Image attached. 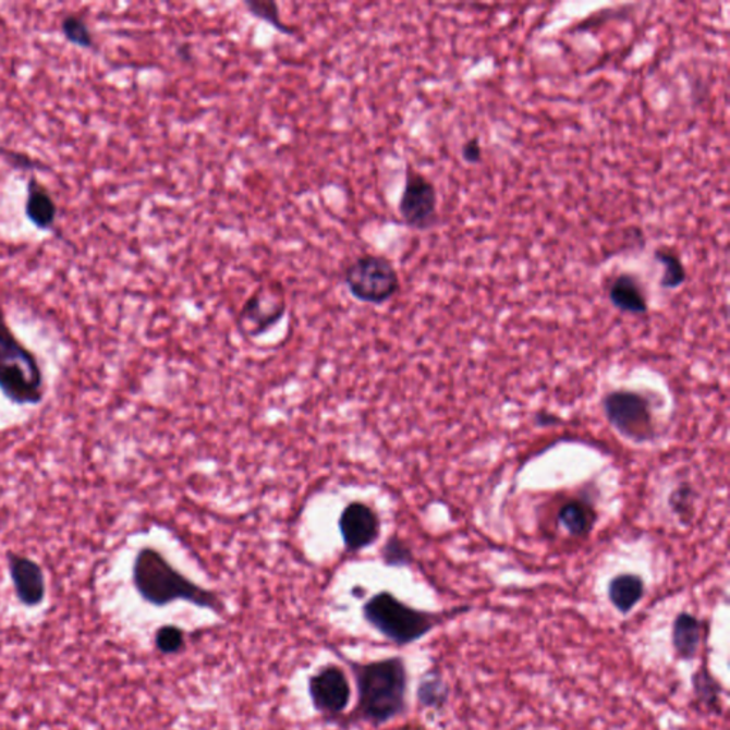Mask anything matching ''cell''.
<instances>
[{
  "label": "cell",
  "instance_id": "cell-1",
  "mask_svg": "<svg viewBox=\"0 0 730 730\" xmlns=\"http://www.w3.org/2000/svg\"><path fill=\"white\" fill-rule=\"evenodd\" d=\"M133 584L138 595L155 607L184 600L194 607L209 609L217 616L224 612V603L219 595L188 580L163 553L151 547L138 549L133 562Z\"/></svg>",
  "mask_w": 730,
  "mask_h": 730
},
{
  "label": "cell",
  "instance_id": "cell-16",
  "mask_svg": "<svg viewBox=\"0 0 730 730\" xmlns=\"http://www.w3.org/2000/svg\"><path fill=\"white\" fill-rule=\"evenodd\" d=\"M691 681L696 704L710 711V714L719 715L722 710L723 688L718 679L711 674L709 668L704 665L699 671L692 674Z\"/></svg>",
  "mask_w": 730,
  "mask_h": 730
},
{
  "label": "cell",
  "instance_id": "cell-12",
  "mask_svg": "<svg viewBox=\"0 0 730 730\" xmlns=\"http://www.w3.org/2000/svg\"><path fill=\"white\" fill-rule=\"evenodd\" d=\"M25 215L40 231H52L57 226V202L36 174H32L27 180Z\"/></svg>",
  "mask_w": 730,
  "mask_h": 730
},
{
  "label": "cell",
  "instance_id": "cell-23",
  "mask_svg": "<svg viewBox=\"0 0 730 730\" xmlns=\"http://www.w3.org/2000/svg\"><path fill=\"white\" fill-rule=\"evenodd\" d=\"M155 644L161 654H179L184 648V632L175 625L161 626L156 632Z\"/></svg>",
  "mask_w": 730,
  "mask_h": 730
},
{
  "label": "cell",
  "instance_id": "cell-22",
  "mask_svg": "<svg viewBox=\"0 0 730 730\" xmlns=\"http://www.w3.org/2000/svg\"><path fill=\"white\" fill-rule=\"evenodd\" d=\"M381 558L387 567H410L414 561L413 551H411L405 540L399 537H391L387 539L385 547L381 549Z\"/></svg>",
  "mask_w": 730,
  "mask_h": 730
},
{
  "label": "cell",
  "instance_id": "cell-10",
  "mask_svg": "<svg viewBox=\"0 0 730 730\" xmlns=\"http://www.w3.org/2000/svg\"><path fill=\"white\" fill-rule=\"evenodd\" d=\"M308 693L314 709L323 715L336 716L343 714L350 702V683L343 669L336 665H327L308 681Z\"/></svg>",
  "mask_w": 730,
  "mask_h": 730
},
{
  "label": "cell",
  "instance_id": "cell-18",
  "mask_svg": "<svg viewBox=\"0 0 730 730\" xmlns=\"http://www.w3.org/2000/svg\"><path fill=\"white\" fill-rule=\"evenodd\" d=\"M244 7L253 17L269 23L280 34L293 36V38L299 35L294 26H290L288 22L283 21L279 4L275 0H244Z\"/></svg>",
  "mask_w": 730,
  "mask_h": 730
},
{
  "label": "cell",
  "instance_id": "cell-20",
  "mask_svg": "<svg viewBox=\"0 0 730 730\" xmlns=\"http://www.w3.org/2000/svg\"><path fill=\"white\" fill-rule=\"evenodd\" d=\"M417 697L419 705L427 709L441 710L448 702V686L440 673H427L419 683Z\"/></svg>",
  "mask_w": 730,
  "mask_h": 730
},
{
  "label": "cell",
  "instance_id": "cell-8",
  "mask_svg": "<svg viewBox=\"0 0 730 730\" xmlns=\"http://www.w3.org/2000/svg\"><path fill=\"white\" fill-rule=\"evenodd\" d=\"M401 220L411 230L427 231L436 228L438 216V193L431 180L406 166L405 182L399 200Z\"/></svg>",
  "mask_w": 730,
  "mask_h": 730
},
{
  "label": "cell",
  "instance_id": "cell-4",
  "mask_svg": "<svg viewBox=\"0 0 730 730\" xmlns=\"http://www.w3.org/2000/svg\"><path fill=\"white\" fill-rule=\"evenodd\" d=\"M363 616L374 630L380 632L392 644L405 646L431 634L447 613L410 607L396 595L381 591L363 605Z\"/></svg>",
  "mask_w": 730,
  "mask_h": 730
},
{
  "label": "cell",
  "instance_id": "cell-9",
  "mask_svg": "<svg viewBox=\"0 0 730 730\" xmlns=\"http://www.w3.org/2000/svg\"><path fill=\"white\" fill-rule=\"evenodd\" d=\"M339 530L346 551H363L380 538V516L367 503L353 501L341 512Z\"/></svg>",
  "mask_w": 730,
  "mask_h": 730
},
{
  "label": "cell",
  "instance_id": "cell-6",
  "mask_svg": "<svg viewBox=\"0 0 730 730\" xmlns=\"http://www.w3.org/2000/svg\"><path fill=\"white\" fill-rule=\"evenodd\" d=\"M608 423L626 440L648 442L655 438L649 400L635 391L617 390L603 401Z\"/></svg>",
  "mask_w": 730,
  "mask_h": 730
},
{
  "label": "cell",
  "instance_id": "cell-2",
  "mask_svg": "<svg viewBox=\"0 0 730 730\" xmlns=\"http://www.w3.org/2000/svg\"><path fill=\"white\" fill-rule=\"evenodd\" d=\"M357 683V714L364 722L381 727L406 709L409 672L401 656L368 664L350 662Z\"/></svg>",
  "mask_w": 730,
  "mask_h": 730
},
{
  "label": "cell",
  "instance_id": "cell-7",
  "mask_svg": "<svg viewBox=\"0 0 730 730\" xmlns=\"http://www.w3.org/2000/svg\"><path fill=\"white\" fill-rule=\"evenodd\" d=\"M288 312L284 285L279 280H267L253 291L238 317L239 330L244 336L266 334L279 325Z\"/></svg>",
  "mask_w": 730,
  "mask_h": 730
},
{
  "label": "cell",
  "instance_id": "cell-13",
  "mask_svg": "<svg viewBox=\"0 0 730 730\" xmlns=\"http://www.w3.org/2000/svg\"><path fill=\"white\" fill-rule=\"evenodd\" d=\"M706 622L691 612H679L672 623V646L674 654L682 660L691 662L696 658L702 641L705 640Z\"/></svg>",
  "mask_w": 730,
  "mask_h": 730
},
{
  "label": "cell",
  "instance_id": "cell-24",
  "mask_svg": "<svg viewBox=\"0 0 730 730\" xmlns=\"http://www.w3.org/2000/svg\"><path fill=\"white\" fill-rule=\"evenodd\" d=\"M669 507L682 520L683 524H690L693 515V489L690 485H681L674 489L669 497Z\"/></svg>",
  "mask_w": 730,
  "mask_h": 730
},
{
  "label": "cell",
  "instance_id": "cell-5",
  "mask_svg": "<svg viewBox=\"0 0 730 730\" xmlns=\"http://www.w3.org/2000/svg\"><path fill=\"white\" fill-rule=\"evenodd\" d=\"M349 293L360 303L382 306L401 289L394 263L381 254L364 253L355 257L343 272Z\"/></svg>",
  "mask_w": 730,
  "mask_h": 730
},
{
  "label": "cell",
  "instance_id": "cell-26",
  "mask_svg": "<svg viewBox=\"0 0 730 730\" xmlns=\"http://www.w3.org/2000/svg\"><path fill=\"white\" fill-rule=\"evenodd\" d=\"M3 155L7 157L9 163L15 166L17 169L36 170V168H38V163H36L35 159H32V157L25 154H16V151H3Z\"/></svg>",
  "mask_w": 730,
  "mask_h": 730
},
{
  "label": "cell",
  "instance_id": "cell-19",
  "mask_svg": "<svg viewBox=\"0 0 730 730\" xmlns=\"http://www.w3.org/2000/svg\"><path fill=\"white\" fill-rule=\"evenodd\" d=\"M655 258L664 266V275L660 277L659 285L665 290L681 288L686 281V269L681 257L671 248L659 247L655 251Z\"/></svg>",
  "mask_w": 730,
  "mask_h": 730
},
{
  "label": "cell",
  "instance_id": "cell-15",
  "mask_svg": "<svg viewBox=\"0 0 730 730\" xmlns=\"http://www.w3.org/2000/svg\"><path fill=\"white\" fill-rule=\"evenodd\" d=\"M646 593L645 581L636 574H619L609 581L608 598L612 607L622 616L634 611L637 604L644 599Z\"/></svg>",
  "mask_w": 730,
  "mask_h": 730
},
{
  "label": "cell",
  "instance_id": "cell-17",
  "mask_svg": "<svg viewBox=\"0 0 730 730\" xmlns=\"http://www.w3.org/2000/svg\"><path fill=\"white\" fill-rule=\"evenodd\" d=\"M558 520L563 528L574 537H585L594 528L595 512L588 503L574 500L567 502L559 510Z\"/></svg>",
  "mask_w": 730,
  "mask_h": 730
},
{
  "label": "cell",
  "instance_id": "cell-3",
  "mask_svg": "<svg viewBox=\"0 0 730 730\" xmlns=\"http://www.w3.org/2000/svg\"><path fill=\"white\" fill-rule=\"evenodd\" d=\"M0 391L16 405H39L45 377L34 351L22 343L0 306Z\"/></svg>",
  "mask_w": 730,
  "mask_h": 730
},
{
  "label": "cell",
  "instance_id": "cell-25",
  "mask_svg": "<svg viewBox=\"0 0 730 730\" xmlns=\"http://www.w3.org/2000/svg\"><path fill=\"white\" fill-rule=\"evenodd\" d=\"M462 159L469 165H478L483 159V147H480L478 138H470L462 145Z\"/></svg>",
  "mask_w": 730,
  "mask_h": 730
},
{
  "label": "cell",
  "instance_id": "cell-11",
  "mask_svg": "<svg viewBox=\"0 0 730 730\" xmlns=\"http://www.w3.org/2000/svg\"><path fill=\"white\" fill-rule=\"evenodd\" d=\"M9 574L17 599L26 607H38L46 594L45 572L38 562L21 553H7Z\"/></svg>",
  "mask_w": 730,
  "mask_h": 730
},
{
  "label": "cell",
  "instance_id": "cell-21",
  "mask_svg": "<svg viewBox=\"0 0 730 730\" xmlns=\"http://www.w3.org/2000/svg\"><path fill=\"white\" fill-rule=\"evenodd\" d=\"M60 29H62L64 39H66L69 44L75 45L77 48L82 49L95 48L94 35H92L89 25H87L82 16H64L62 23H60Z\"/></svg>",
  "mask_w": 730,
  "mask_h": 730
},
{
  "label": "cell",
  "instance_id": "cell-14",
  "mask_svg": "<svg viewBox=\"0 0 730 730\" xmlns=\"http://www.w3.org/2000/svg\"><path fill=\"white\" fill-rule=\"evenodd\" d=\"M609 300L613 307L623 313L645 314L648 312V300L637 277L630 272L618 276L609 289Z\"/></svg>",
  "mask_w": 730,
  "mask_h": 730
}]
</instances>
